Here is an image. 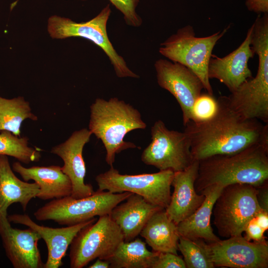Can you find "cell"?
Listing matches in <instances>:
<instances>
[{"instance_id": "cell-10", "label": "cell", "mask_w": 268, "mask_h": 268, "mask_svg": "<svg viewBox=\"0 0 268 268\" xmlns=\"http://www.w3.org/2000/svg\"><path fill=\"white\" fill-rule=\"evenodd\" d=\"M124 241L119 227L109 214L99 216L95 222L82 228L70 245L71 268H82L96 259L106 260Z\"/></svg>"}, {"instance_id": "cell-14", "label": "cell", "mask_w": 268, "mask_h": 268, "mask_svg": "<svg viewBox=\"0 0 268 268\" xmlns=\"http://www.w3.org/2000/svg\"><path fill=\"white\" fill-rule=\"evenodd\" d=\"M0 236L6 255L14 268H44L38 243L41 239L34 230L12 228L7 213L0 214Z\"/></svg>"}, {"instance_id": "cell-30", "label": "cell", "mask_w": 268, "mask_h": 268, "mask_svg": "<svg viewBox=\"0 0 268 268\" xmlns=\"http://www.w3.org/2000/svg\"><path fill=\"white\" fill-rule=\"evenodd\" d=\"M151 268H186V266L183 259L178 255L158 252Z\"/></svg>"}, {"instance_id": "cell-19", "label": "cell", "mask_w": 268, "mask_h": 268, "mask_svg": "<svg viewBox=\"0 0 268 268\" xmlns=\"http://www.w3.org/2000/svg\"><path fill=\"white\" fill-rule=\"evenodd\" d=\"M163 209L149 203L141 196L132 193L115 206L109 215L120 228L124 241L128 242L139 235L150 217Z\"/></svg>"}, {"instance_id": "cell-8", "label": "cell", "mask_w": 268, "mask_h": 268, "mask_svg": "<svg viewBox=\"0 0 268 268\" xmlns=\"http://www.w3.org/2000/svg\"><path fill=\"white\" fill-rule=\"evenodd\" d=\"M111 12L110 5L108 4L93 19L80 23L53 15L48 19V31L54 39L80 37L90 40L101 48L108 56L118 77L138 78L139 76L129 68L124 58L118 54L109 39L107 23Z\"/></svg>"}, {"instance_id": "cell-25", "label": "cell", "mask_w": 268, "mask_h": 268, "mask_svg": "<svg viewBox=\"0 0 268 268\" xmlns=\"http://www.w3.org/2000/svg\"><path fill=\"white\" fill-rule=\"evenodd\" d=\"M27 119L38 120L29 102L23 97L6 99L0 96V131H7L20 136L21 124Z\"/></svg>"}, {"instance_id": "cell-15", "label": "cell", "mask_w": 268, "mask_h": 268, "mask_svg": "<svg viewBox=\"0 0 268 268\" xmlns=\"http://www.w3.org/2000/svg\"><path fill=\"white\" fill-rule=\"evenodd\" d=\"M86 128L74 131L65 142L53 147L51 152L57 155L64 161L62 171L71 181V197L76 199L91 195L95 192L92 186L84 183L86 167L83 149L92 135Z\"/></svg>"}, {"instance_id": "cell-7", "label": "cell", "mask_w": 268, "mask_h": 268, "mask_svg": "<svg viewBox=\"0 0 268 268\" xmlns=\"http://www.w3.org/2000/svg\"><path fill=\"white\" fill-rule=\"evenodd\" d=\"M256 187L234 184L224 187L212 210L213 224L222 237L241 236L248 222L261 210Z\"/></svg>"}, {"instance_id": "cell-18", "label": "cell", "mask_w": 268, "mask_h": 268, "mask_svg": "<svg viewBox=\"0 0 268 268\" xmlns=\"http://www.w3.org/2000/svg\"><path fill=\"white\" fill-rule=\"evenodd\" d=\"M199 165V161L195 160L184 170L174 172L172 182L174 191L165 210L177 225L192 215L204 200V195L198 193L195 188Z\"/></svg>"}, {"instance_id": "cell-32", "label": "cell", "mask_w": 268, "mask_h": 268, "mask_svg": "<svg viewBox=\"0 0 268 268\" xmlns=\"http://www.w3.org/2000/svg\"><path fill=\"white\" fill-rule=\"evenodd\" d=\"M245 5L250 11L259 14L268 13V0H246Z\"/></svg>"}, {"instance_id": "cell-28", "label": "cell", "mask_w": 268, "mask_h": 268, "mask_svg": "<svg viewBox=\"0 0 268 268\" xmlns=\"http://www.w3.org/2000/svg\"><path fill=\"white\" fill-rule=\"evenodd\" d=\"M217 108V100L207 93L201 94L196 100L193 107V121L205 120L211 117Z\"/></svg>"}, {"instance_id": "cell-17", "label": "cell", "mask_w": 268, "mask_h": 268, "mask_svg": "<svg viewBox=\"0 0 268 268\" xmlns=\"http://www.w3.org/2000/svg\"><path fill=\"white\" fill-rule=\"evenodd\" d=\"M7 218L10 222L22 224L34 230L45 241L48 249V258L44 268H59L62 266V260L78 232L97 220L94 217L73 225L52 228L37 224L26 214H13L7 215Z\"/></svg>"}, {"instance_id": "cell-3", "label": "cell", "mask_w": 268, "mask_h": 268, "mask_svg": "<svg viewBox=\"0 0 268 268\" xmlns=\"http://www.w3.org/2000/svg\"><path fill=\"white\" fill-rule=\"evenodd\" d=\"M90 111L88 130L103 143L106 153L105 160L110 167L117 153L137 147L124 140L129 132L147 127L137 109L116 97L108 100L98 98L90 106Z\"/></svg>"}, {"instance_id": "cell-6", "label": "cell", "mask_w": 268, "mask_h": 268, "mask_svg": "<svg viewBox=\"0 0 268 268\" xmlns=\"http://www.w3.org/2000/svg\"><path fill=\"white\" fill-rule=\"evenodd\" d=\"M132 194L97 190L91 195L82 198L68 196L54 199L39 208L34 215L39 221L51 220L62 225H73L96 216L109 214L115 206Z\"/></svg>"}, {"instance_id": "cell-33", "label": "cell", "mask_w": 268, "mask_h": 268, "mask_svg": "<svg viewBox=\"0 0 268 268\" xmlns=\"http://www.w3.org/2000/svg\"><path fill=\"white\" fill-rule=\"evenodd\" d=\"M257 198L262 209L268 211V183L257 187Z\"/></svg>"}, {"instance_id": "cell-11", "label": "cell", "mask_w": 268, "mask_h": 268, "mask_svg": "<svg viewBox=\"0 0 268 268\" xmlns=\"http://www.w3.org/2000/svg\"><path fill=\"white\" fill-rule=\"evenodd\" d=\"M151 141L143 150L141 161L159 170L174 172L184 170L195 161L191 151L188 135L169 130L161 120L156 121L151 128Z\"/></svg>"}, {"instance_id": "cell-21", "label": "cell", "mask_w": 268, "mask_h": 268, "mask_svg": "<svg viewBox=\"0 0 268 268\" xmlns=\"http://www.w3.org/2000/svg\"><path fill=\"white\" fill-rule=\"evenodd\" d=\"M40 190L35 183L18 178L13 172L7 156L0 155V214L7 213L12 203H19L23 211L30 201L37 197Z\"/></svg>"}, {"instance_id": "cell-4", "label": "cell", "mask_w": 268, "mask_h": 268, "mask_svg": "<svg viewBox=\"0 0 268 268\" xmlns=\"http://www.w3.org/2000/svg\"><path fill=\"white\" fill-rule=\"evenodd\" d=\"M251 47L259 58L255 77L226 96L230 107L241 116L268 123V13L259 14L253 24Z\"/></svg>"}, {"instance_id": "cell-5", "label": "cell", "mask_w": 268, "mask_h": 268, "mask_svg": "<svg viewBox=\"0 0 268 268\" xmlns=\"http://www.w3.org/2000/svg\"><path fill=\"white\" fill-rule=\"evenodd\" d=\"M229 27L228 26L208 36L198 37L193 27L186 25L162 43L159 52L171 61L192 70L201 81L206 93L213 95L208 66L213 48Z\"/></svg>"}, {"instance_id": "cell-31", "label": "cell", "mask_w": 268, "mask_h": 268, "mask_svg": "<svg viewBox=\"0 0 268 268\" xmlns=\"http://www.w3.org/2000/svg\"><path fill=\"white\" fill-rule=\"evenodd\" d=\"M265 232V231L256 223L253 217L245 228L244 237L250 241H263L266 240L264 236Z\"/></svg>"}, {"instance_id": "cell-9", "label": "cell", "mask_w": 268, "mask_h": 268, "mask_svg": "<svg viewBox=\"0 0 268 268\" xmlns=\"http://www.w3.org/2000/svg\"><path fill=\"white\" fill-rule=\"evenodd\" d=\"M174 172L159 171L154 173L121 174L113 166L98 174L95 181L98 190L113 193L130 192L139 195L147 202L165 209L171 198V187Z\"/></svg>"}, {"instance_id": "cell-27", "label": "cell", "mask_w": 268, "mask_h": 268, "mask_svg": "<svg viewBox=\"0 0 268 268\" xmlns=\"http://www.w3.org/2000/svg\"><path fill=\"white\" fill-rule=\"evenodd\" d=\"M178 250L181 253L187 268H213L209 251L203 239L180 236Z\"/></svg>"}, {"instance_id": "cell-24", "label": "cell", "mask_w": 268, "mask_h": 268, "mask_svg": "<svg viewBox=\"0 0 268 268\" xmlns=\"http://www.w3.org/2000/svg\"><path fill=\"white\" fill-rule=\"evenodd\" d=\"M158 252L149 251L139 238L123 241L106 260L112 268H151Z\"/></svg>"}, {"instance_id": "cell-1", "label": "cell", "mask_w": 268, "mask_h": 268, "mask_svg": "<svg viewBox=\"0 0 268 268\" xmlns=\"http://www.w3.org/2000/svg\"><path fill=\"white\" fill-rule=\"evenodd\" d=\"M216 100V110L211 117L190 121L184 126L195 160L235 153L253 145L268 146V123L244 118L230 107L225 96Z\"/></svg>"}, {"instance_id": "cell-26", "label": "cell", "mask_w": 268, "mask_h": 268, "mask_svg": "<svg viewBox=\"0 0 268 268\" xmlns=\"http://www.w3.org/2000/svg\"><path fill=\"white\" fill-rule=\"evenodd\" d=\"M0 132V155L13 157L27 164L40 160V149L29 147L28 137L16 136L7 131Z\"/></svg>"}, {"instance_id": "cell-20", "label": "cell", "mask_w": 268, "mask_h": 268, "mask_svg": "<svg viewBox=\"0 0 268 268\" xmlns=\"http://www.w3.org/2000/svg\"><path fill=\"white\" fill-rule=\"evenodd\" d=\"M12 167L24 181L33 180L39 186L40 192L37 198L41 200L59 199L71 195V181L59 165L26 168L17 161Z\"/></svg>"}, {"instance_id": "cell-16", "label": "cell", "mask_w": 268, "mask_h": 268, "mask_svg": "<svg viewBox=\"0 0 268 268\" xmlns=\"http://www.w3.org/2000/svg\"><path fill=\"white\" fill-rule=\"evenodd\" d=\"M253 25L248 29L245 39L240 45L227 56H211L208 66L209 79L215 78L224 84L231 93L241 84L252 78L248 67L249 60L255 53L251 47Z\"/></svg>"}, {"instance_id": "cell-34", "label": "cell", "mask_w": 268, "mask_h": 268, "mask_svg": "<svg viewBox=\"0 0 268 268\" xmlns=\"http://www.w3.org/2000/svg\"><path fill=\"white\" fill-rule=\"evenodd\" d=\"M254 218L256 223L265 231L268 229V211L261 210Z\"/></svg>"}, {"instance_id": "cell-35", "label": "cell", "mask_w": 268, "mask_h": 268, "mask_svg": "<svg viewBox=\"0 0 268 268\" xmlns=\"http://www.w3.org/2000/svg\"><path fill=\"white\" fill-rule=\"evenodd\" d=\"M88 268H109L110 264L107 260L97 259V260Z\"/></svg>"}, {"instance_id": "cell-13", "label": "cell", "mask_w": 268, "mask_h": 268, "mask_svg": "<svg viewBox=\"0 0 268 268\" xmlns=\"http://www.w3.org/2000/svg\"><path fill=\"white\" fill-rule=\"evenodd\" d=\"M214 267L232 268H268V243L251 242L237 236L206 244Z\"/></svg>"}, {"instance_id": "cell-23", "label": "cell", "mask_w": 268, "mask_h": 268, "mask_svg": "<svg viewBox=\"0 0 268 268\" xmlns=\"http://www.w3.org/2000/svg\"><path fill=\"white\" fill-rule=\"evenodd\" d=\"M153 251L177 254L180 238L177 225L167 216L165 209L155 212L140 233Z\"/></svg>"}, {"instance_id": "cell-2", "label": "cell", "mask_w": 268, "mask_h": 268, "mask_svg": "<svg viewBox=\"0 0 268 268\" xmlns=\"http://www.w3.org/2000/svg\"><path fill=\"white\" fill-rule=\"evenodd\" d=\"M199 161L195 183L199 194L212 186L246 184L258 187L268 183V146L253 145L235 153L215 155Z\"/></svg>"}, {"instance_id": "cell-22", "label": "cell", "mask_w": 268, "mask_h": 268, "mask_svg": "<svg viewBox=\"0 0 268 268\" xmlns=\"http://www.w3.org/2000/svg\"><path fill=\"white\" fill-rule=\"evenodd\" d=\"M223 188L212 186L200 193L205 196L202 203L192 215L177 225L180 236L191 239H201L209 243L220 240L213 232L210 219L214 203Z\"/></svg>"}, {"instance_id": "cell-29", "label": "cell", "mask_w": 268, "mask_h": 268, "mask_svg": "<svg viewBox=\"0 0 268 268\" xmlns=\"http://www.w3.org/2000/svg\"><path fill=\"white\" fill-rule=\"evenodd\" d=\"M109 0L122 13L128 25L134 27H139L141 25L142 19L135 11L139 0Z\"/></svg>"}, {"instance_id": "cell-12", "label": "cell", "mask_w": 268, "mask_h": 268, "mask_svg": "<svg viewBox=\"0 0 268 268\" xmlns=\"http://www.w3.org/2000/svg\"><path fill=\"white\" fill-rule=\"evenodd\" d=\"M154 67L158 85L172 94L179 103L185 126L193 120L195 103L204 89L201 81L192 70L177 62L159 59Z\"/></svg>"}]
</instances>
